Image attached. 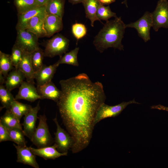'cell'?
Returning a JSON list of instances; mask_svg holds the SVG:
<instances>
[{
	"instance_id": "6da1fadb",
	"label": "cell",
	"mask_w": 168,
	"mask_h": 168,
	"mask_svg": "<svg viewBox=\"0 0 168 168\" xmlns=\"http://www.w3.org/2000/svg\"><path fill=\"white\" fill-rule=\"evenodd\" d=\"M61 95L56 102L63 123L71 136L73 153L87 147L91 139L96 112L106 99L102 84L81 73L59 82Z\"/></svg>"
},
{
	"instance_id": "7a4b0ae2",
	"label": "cell",
	"mask_w": 168,
	"mask_h": 168,
	"mask_svg": "<svg viewBox=\"0 0 168 168\" xmlns=\"http://www.w3.org/2000/svg\"><path fill=\"white\" fill-rule=\"evenodd\" d=\"M114 18L106 21L94 38L93 44L100 53L109 48L124 50L122 40L126 28V24L121 17Z\"/></svg>"
},
{
	"instance_id": "3957f363",
	"label": "cell",
	"mask_w": 168,
	"mask_h": 168,
	"mask_svg": "<svg viewBox=\"0 0 168 168\" xmlns=\"http://www.w3.org/2000/svg\"><path fill=\"white\" fill-rule=\"evenodd\" d=\"M39 123L34 133L31 141L37 148L51 146L53 138L50 133L45 115H40L38 117Z\"/></svg>"
},
{
	"instance_id": "277c9868",
	"label": "cell",
	"mask_w": 168,
	"mask_h": 168,
	"mask_svg": "<svg viewBox=\"0 0 168 168\" xmlns=\"http://www.w3.org/2000/svg\"><path fill=\"white\" fill-rule=\"evenodd\" d=\"M69 44L68 39L62 34H57L47 41L44 51V56L60 57L68 50Z\"/></svg>"
},
{
	"instance_id": "5b68a950",
	"label": "cell",
	"mask_w": 168,
	"mask_h": 168,
	"mask_svg": "<svg viewBox=\"0 0 168 168\" xmlns=\"http://www.w3.org/2000/svg\"><path fill=\"white\" fill-rule=\"evenodd\" d=\"M132 104H140L134 99L128 102H123L113 106L103 103L96 112L94 121V125L103 119L118 116L128 105Z\"/></svg>"
},
{
	"instance_id": "8992f818",
	"label": "cell",
	"mask_w": 168,
	"mask_h": 168,
	"mask_svg": "<svg viewBox=\"0 0 168 168\" xmlns=\"http://www.w3.org/2000/svg\"><path fill=\"white\" fill-rule=\"evenodd\" d=\"M15 44L24 51L30 53L39 47V38L34 33L26 30H17Z\"/></svg>"
},
{
	"instance_id": "52a82bcc",
	"label": "cell",
	"mask_w": 168,
	"mask_h": 168,
	"mask_svg": "<svg viewBox=\"0 0 168 168\" xmlns=\"http://www.w3.org/2000/svg\"><path fill=\"white\" fill-rule=\"evenodd\" d=\"M152 26L155 31L161 27L168 28V2L159 0L154 11L152 13Z\"/></svg>"
},
{
	"instance_id": "ba28073f",
	"label": "cell",
	"mask_w": 168,
	"mask_h": 168,
	"mask_svg": "<svg viewBox=\"0 0 168 168\" xmlns=\"http://www.w3.org/2000/svg\"><path fill=\"white\" fill-rule=\"evenodd\" d=\"M152 24V13L146 11L137 21L126 24V28L135 29L139 36L146 42L150 40V30Z\"/></svg>"
},
{
	"instance_id": "9c48e42d",
	"label": "cell",
	"mask_w": 168,
	"mask_h": 168,
	"mask_svg": "<svg viewBox=\"0 0 168 168\" xmlns=\"http://www.w3.org/2000/svg\"><path fill=\"white\" fill-rule=\"evenodd\" d=\"M56 126L55 133V143L57 145L58 150L61 152L68 153V150L72 148L73 141L68 133L60 125L57 120V115L53 119Z\"/></svg>"
},
{
	"instance_id": "30bf717a",
	"label": "cell",
	"mask_w": 168,
	"mask_h": 168,
	"mask_svg": "<svg viewBox=\"0 0 168 168\" xmlns=\"http://www.w3.org/2000/svg\"><path fill=\"white\" fill-rule=\"evenodd\" d=\"M40 109V101L35 106L32 107L24 116L22 125L24 135L30 140H32L36 128V123L38 119V113Z\"/></svg>"
},
{
	"instance_id": "8fae6325",
	"label": "cell",
	"mask_w": 168,
	"mask_h": 168,
	"mask_svg": "<svg viewBox=\"0 0 168 168\" xmlns=\"http://www.w3.org/2000/svg\"><path fill=\"white\" fill-rule=\"evenodd\" d=\"M15 99L24 100L33 102L38 99H41L39 94L37 88L33 83L24 81L19 87V90Z\"/></svg>"
},
{
	"instance_id": "7c38bea8",
	"label": "cell",
	"mask_w": 168,
	"mask_h": 168,
	"mask_svg": "<svg viewBox=\"0 0 168 168\" xmlns=\"http://www.w3.org/2000/svg\"><path fill=\"white\" fill-rule=\"evenodd\" d=\"M16 150V162L29 165L35 168H39L35 155L32 151L30 147L26 146H21L13 144Z\"/></svg>"
},
{
	"instance_id": "4fadbf2b",
	"label": "cell",
	"mask_w": 168,
	"mask_h": 168,
	"mask_svg": "<svg viewBox=\"0 0 168 168\" xmlns=\"http://www.w3.org/2000/svg\"><path fill=\"white\" fill-rule=\"evenodd\" d=\"M44 24L46 37H48L62 30L63 28L62 19L51 14L46 13Z\"/></svg>"
},
{
	"instance_id": "5bb4252c",
	"label": "cell",
	"mask_w": 168,
	"mask_h": 168,
	"mask_svg": "<svg viewBox=\"0 0 168 168\" xmlns=\"http://www.w3.org/2000/svg\"><path fill=\"white\" fill-rule=\"evenodd\" d=\"M46 14L45 5L38 6L25 13L17 14L16 30H25L28 22L32 18L36 16H44Z\"/></svg>"
},
{
	"instance_id": "9a60e30c",
	"label": "cell",
	"mask_w": 168,
	"mask_h": 168,
	"mask_svg": "<svg viewBox=\"0 0 168 168\" xmlns=\"http://www.w3.org/2000/svg\"><path fill=\"white\" fill-rule=\"evenodd\" d=\"M59 65L57 62L49 66L44 64L39 70L35 72L34 78L37 86L51 81Z\"/></svg>"
},
{
	"instance_id": "2e32d148",
	"label": "cell",
	"mask_w": 168,
	"mask_h": 168,
	"mask_svg": "<svg viewBox=\"0 0 168 168\" xmlns=\"http://www.w3.org/2000/svg\"><path fill=\"white\" fill-rule=\"evenodd\" d=\"M36 88L42 99H49L57 102L61 95V90L58 88L52 81L37 86Z\"/></svg>"
},
{
	"instance_id": "e0dca14e",
	"label": "cell",
	"mask_w": 168,
	"mask_h": 168,
	"mask_svg": "<svg viewBox=\"0 0 168 168\" xmlns=\"http://www.w3.org/2000/svg\"><path fill=\"white\" fill-rule=\"evenodd\" d=\"M24 74L26 81L35 84L34 70L31 60V53L24 51L18 68Z\"/></svg>"
},
{
	"instance_id": "ac0fdd59",
	"label": "cell",
	"mask_w": 168,
	"mask_h": 168,
	"mask_svg": "<svg viewBox=\"0 0 168 168\" xmlns=\"http://www.w3.org/2000/svg\"><path fill=\"white\" fill-rule=\"evenodd\" d=\"M30 148L35 155L41 157L45 160H54L61 156H66L68 154V153L59 152L55 143L52 146L43 147L35 148L30 147Z\"/></svg>"
},
{
	"instance_id": "d6986e66",
	"label": "cell",
	"mask_w": 168,
	"mask_h": 168,
	"mask_svg": "<svg viewBox=\"0 0 168 168\" xmlns=\"http://www.w3.org/2000/svg\"><path fill=\"white\" fill-rule=\"evenodd\" d=\"M25 78L23 72L19 69L15 68L6 77L5 86L7 89L11 91L16 88L19 87Z\"/></svg>"
},
{
	"instance_id": "ffe728a7",
	"label": "cell",
	"mask_w": 168,
	"mask_h": 168,
	"mask_svg": "<svg viewBox=\"0 0 168 168\" xmlns=\"http://www.w3.org/2000/svg\"><path fill=\"white\" fill-rule=\"evenodd\" d=\"M45 16H35L28 22L25 30L35 35L39 38L46 37L44 19Z\"/></svg>"
},
{
	"instance_id": "44dd1931",
	"label": "cell",
	"mask_w": 168,
	"mask_h": 168,
	"mask_svg": "<svg viewBox=\"0 0 168 168\" xmlns=\"http://www.w3.org/2000/svg\"><path fill=\"white\" fill-rule=\"evenodd\" d=\"M84 7L86 17L89 19L91 26H94L96 21L102 22L97 16L98 8L100 4L99 0H84L82 3Z\"/></svg>"
},
{
	"instance_id": "7402d4cb",
	"label": "cell",
	"mask_w": 168,
	"mask_h": 168,
	"mask_svg": "<svg viewBox=\"0 0 168 168\" xmlns=\"http://www.w3.org/2000/svg\"><path fill=\"white\" fill-rule=\"evenodd\" d=\"M66 0H49L45 5L46 13L51 14L62 19Z\"/></svg>"
},
{
	"instance_id": "603a6c76",
	"label": "cell",
	"mask_w": 168,
	"mask_h": 168,
	"mask_svg": "<svg viewBox=\"0 0 168 168\" xmlns=\"http://www.w3.org/2000/svg\"><path fill=\"white\" fill-rule=\"evenodd\" d=\"M0 122L7 128H17L23 130L20 120L8 110L1 117Z\"/></svg>"
},
{
	"instance_id": "cb8c5ba5",
	"label": "cell",
	"mask_w": 168,
	"mask_h": 168,
	"mask_svg": "<svg viewBox=\"0 0 168 168\" xmlns=\"http://www.w3.org/2000/svg\"><path fill=\"white\" fill-rule=\"evenodd\" d=\"M32 107L30 105L20 102L15 100L13 102L8 110L20 120L21 118Z\"/></svg>"
},
{
	"instance_id": "d4e9b609",
	"label": "cell",
	"mask_w": 168,
	"mask_h": 168,
	"mask_svg": "<svg viewBox=\"0 0 168 168\" xmlns=\"http://www.w3.org/2000/svg\"><path fill=\"white\" fill-rule=\"evenodd\" d=\"M79 49V47H76L69 52L65 53L63 56L60 57L59 59L56 62L59 65L65 64L75 66H78L77 54Z\"/></svg>"
},
{
	"instance_id": "484cf974",
	"label": "cell",
	"mask_w": 168,
	"mask_h": 168,
	"mask_svg": "<svg viewBox=\"0 0 168 168\" xmlns=\"http://www.w3.org/2000/svg\"><path fill=\"white\" fill-rule=\"evenodd\" d=\"M11 55L0 51V74L5 78L13 68Z\"/></svg>"
},
{
	"instance_id": "4316f807",
	"label": "cell",
	"mask_w": 168,
	"mask_h": 168,
	"mask_svg": "<svg viewBox=\"0 0 168 168\" xmlns=\"http://www.w3.org/2000/svg\"><path fill=\"white\" fill-rule=\"evenodd\" d=\"M15 98L11 92V91L7 89L3 85H0V100L2 108L6 110H9Z\"/></svg>"
},
{
	"instance_id": "83f0119b",
	"label": "cell",
	"mask_w": 168,
	"mask_h": 168,
	"mask_svg": "<svg viewBox=\"0 0 168 168\" xmlns=\"http://www.w3.org/2000/svg\"><path fill=\"white\" fill-rule=\"evenodd\" d=\"M18 14H21L31 10L39 5L35 0H13Z\"/></svg>"
},
{
	"instance_id": "f1b7e54d",
	"label": "cell",
	"mask_w": 168,
	"mask_h": 168,
	"mask_svg": "<svg viewBox=\"0 0 168 168\" xmlns=\"http://www.w3.org/2000/svg\"><path fill=\"white\" fill-rule=\"evenodd\" d=\"M44 51L40 47L31 53V60L35 72L39 70L44 65Z\"/></svg>"
},
{
	"instance_id": "f546056e",
	"label": "cell",
	"mask_w": 168,
	"mask_h": 168,
	"mask_svg": "<svg viewBox=\"0 0 168 168\" xmlns=\"http://www.w3.org/2000/svg\"><path fill=\"white\" fill-rule=\"evenodd\" d=\"M7 129L12 141L14 142L18 146H26V142L24 137L25 135L23 130L17 128H7Z\"/></svg>"
},
{
	"instance_id": "4dcf8cb0",
	"label": "cell",
	"mask_w": 168,
	"mask_h": 168,
	"mask_svg": "<svg viewBox=\"0 0 168 168\" xmlns=\"http://www.w3.org/2000/svg\"><path fill=\"white\" fill-rule=\"evenodd\" d=\"M97 16L98 19L107 21L112 17H117L116 13L112 11L109 6H105L100 3L97 12Z\"/></svg>"
},
{
	"instance_id": "1f68e13d",
	"label": "cell",
	"mask_w": 168,
	"mask_h": 168,
	"mask_svg": "<svg viewBox=\"0 0 168 168\" xmlns=\"http://www.w3.org/2000/svg\"><path fill=\"white\" fill-rule=\"evenodd\" d=\"M72 32L77 42L86 35L87 29L84 24L76 22L72 25Z\"/></svg>"
},
{
	"instance_id": "d6a6232c",
	"label": "cell",
	"mask_w": 168,
	"mask_h": 168,
	"mask_svg": "<svg viewBox=\"0 0 168 168\" xmlns=\"http://www.w3.org/2000/svg\"><path fill=\"white\" fill-rule=\"evenodd\" d=\"M24 51L14 44L12 49L11 58L14 68H18V65L20 62Z\"/></svg>"
},
{
	"instance_id": "836d02e7",
	"label": "cell",
	"mask_w": 168,
	"mask_h": 168,
	"mask_svg": "<svg viewBox=\"0 0 168 168\" xmlns=\"http://www.w3.org/2000/svg\"><path fill=\"white\" fill-rule=\"evenodd\" d=\"M11 141L8 130L7 128L0 122V142Z\"/></svg>"
},
{
	"instance_id": "e575fe53",
	"label": "cell",
	"mask_w": 168,
	"mask_h": 168,
	"mask_svg": "<svg viewBox=\"0 0 168 168\" xmlns=\"http://www.w3.org/2000/svg\"><path fill=\"white\" fill-rule=\"evenodd\" d=\"M151 107L152 109H156L168 111V107H166L161 105H153L151 106Z\"/></svg>"
},
{
	"instance_id": "d590c367",
	"label": "cell",
	"mask_w": 168,
	"mask_h": 168,
	"mask_svg": "<svg viewBox=\"0 0 168 168\" xmlns=\"http://www.w3.org/2000/svg\"><path fill=\"white\" fill-rule=\"evenodd\" d=\"M100 4L103 5H109L114 2L116 0H99Z\"/></svg>"
},
{
	"instance_id": "8d00e7d4",
	"label": "cell",
	"mask_w": 168,
	"mask_h": 168,
	"mask_svg": "<svg viewBox=\"0 0 168 168\" xmlns=\"http://www.w3.org/2000/svg\"><path fill=\"white\" fill-rule=\"evenodd\" d=\"M39 6L45 5L49 0H35Z\"/></svg>"
},
{
	"instance_id": "74e56055",
	"label": "cell",
	"mask_w": 168,
	"mask_h": 168,
	"mask_svg": "<svg viewBox=\"0 0 168 168\" xmlns=\"http://www.w3.org/2000/svg\"><path fill=\"white\" fill-rule=\"evenodd\" d=\"M84 0H68L69 2L72 4H76L78 3H82Z\"/></svg>"
},
{
	"instance_id": "f35d334b",
	"label": "cell",
	"mask_w": 168,
	"mask_h": 168,
	"mask_svg": "<svg viewBox=\"0 0 168 168\" xmlns=\"http://www.w3.org/2000/svg\"><path fill=\"white\" fill-rule=\"evenodd\" d=\"M127 0H124V1L122 2V3L124 4L125 5L126 7L128 8V6L127 5Z\"/></svg>"
}]
</instances>
